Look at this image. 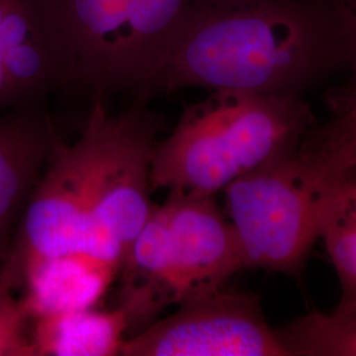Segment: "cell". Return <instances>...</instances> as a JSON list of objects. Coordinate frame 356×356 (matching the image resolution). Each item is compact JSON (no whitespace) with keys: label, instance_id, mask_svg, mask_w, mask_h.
<instances>
[{"label":"cell","instance_id":"cell-3","mask_svg":"<svg viewBox=\"0 0 356 356\" xmlns=\"http://www.w3.org/2000/svg\"><path fill=\"white\" fill-rule=\"evenodd\" d=\"M314 124L302 95L213 91L191 106L151 166L152 191L216 197L243 175L294 152Z\"/></svg>","mask_w":356,"mask_h":356},{"label":"cell","instance_id":"cell-9","mask_svg":"<svg viewBox=\"0 0 356 356\" xmlns=\"http://www.w3.org/2000/svg\"><path fill=\"white\" fill-rule=\"evenodd\" d=\"M54 28L74 67L76 86L106 95L123 36L126 0H47Z\"/></svg>","mask_w":356,"mask_h":356},{"label":"cell","instance_id":"cell-17","mask_svg":"<svg viewBox=\"0 0 356 356\" xmlns=\"http://www.w3.org/2000/svg\"><path fill=\"white\" fill-rule=\"evenodd\" d=\"M344 67L346 79L327 94V102L335 115L356 114V0H351Z\"/></svg>","mask_w":356,"mask_h":356},{"label":"cell","instance_id":"cell-11","mask_svg":"<svg viewBox=\"0 0 356 356\" xmlns=\"http://www.w3.org/2000/svg\"><path fill=\"white\" fill-rule=\"evenodd\" d=\"M118 277V270L79 254H64L29 268L20 289L32 319L95 309Z\"/></svg>","mask_w":356,"mask_h":356},{"label":"cell","instance_id":"cell-2","mask_svg":"<svg viewBox=\"0 0 356 356\" xmlns=\"http://www.w3.org/2000/svg\"><path fill=\"white\" fill-rule=\"evenodd\" d=\"M351 0H191L136 99L189 88L302 95L344 67Z\"/></svg>","mask_w":356,"mask_h":356},{"label":"cell","instance_id":"cell-15","mask_svg":"<svg viewBox=\"0 0 356 356\" xmlns=\"http://www.w3.org/2000/svg\"><path fill=\"white\" fill-rule=\"evenodd\" d=\"M301 151L329 177H356V114L335 115L323 127L312 128Z\"/></svg>","mask_w":356,"mask_h":356},{"label":"cell","instance_id":"cell-6","mask_svg":"<svg viewBox=\"0 0 356 356\" xmlns=\"http://www.w3.org/2000/svg\"><path fill=\"white\" fill-rule=\"evenodd\" d=\"M124 356H288L260 298L225 289L189 300L172 316L128 337Z\"/></svg>","mask_w":356,"mask_h":356},{"label":"cell","instance_id":"cell-4","mask_svg":"<svg viewBox=\"0 0 356 356\" xmlns=\"http://www.w3.org/2000/svg\"><path fill=\"white\" fill-rule=\"evenodd\" d=\"M244 268L242 243L216 197H168L154 204L118 273L127 338L152 325L166 307L223 289Z\"/></svg>","mask_w":356,"mask_h":356},{"label":"cell","instance_id":"cell-12","mask_svg":"<svg viewBox=\"0 0 356 356\" xmlns=\"http://www.w3.org/2000/svg\"><path fill=\"white\" fill-rule=\"evenodd\" d=\"M128 327L120 306L56 313L32 319V344L36 356L120 355Z\"/></svg>","mask_w":356,"mask_h":356},{"label":"cell","instance_id":"cell-5","mask_svg":"<svg viewBox=\"0 0 356 356\" xmlns=\"http://www.w3.org/2000/svg\"><path fill=\"white\" fill-rule=\"evenodd\" d=\"M327 186L300 147L231 182L223 191L226 209L247 267L300 275L319 239Z\"/></svg>","mask_w":356,"mask_h":356},{"label":"cell","instance_id":"cell-13","mask_svg":"<svg viewBox=\"0 0 356 356\" xmlns=\"http://www.w3.org/2000/svg\"><path fill=\"white\" fill-rule=\"evenodd\" d=\"M288 356H356V286L332 313L310 312L276 330Z\"/></svg>","mask_w":356,"mask_h":356},{"label":"cell","instance_id":"cell-10","mask_svg":"<svg viewBox=\"0 0 356 356\" xmlns=\"http://www.w3.org/2000/svg\"><path fill=\"white\" fill-rule=\"evenodd\" d=\"M191 0H126L123 36L106 85V95L140 89L165 61Z\"/></svg>","mask_w":356,"mask_h":356},{"label":"cell","instance_id":"cell-8","mask_svg":"<svg viewBox=\"0 0 356 356\" xmlns=\"http://www.w3.org/2000/svg\"><path fill=\"white\" fill-rule=\"evenodd\" d=\"M57 140L44 104L0 111V266Z\"/></svg>","mask_w":356,"mask_h":356},{"label":"cell","instance_id":"cell-7","mask_svg":"<svg viewBox=\"0 0 356 356\" xmlns=\"http://www.w3.org/2000/svg\"><path fill=\"white\" fill-rule=\"evenodd\" d=\"M76 86L47 0H0V111L41 106Z\"/></svg>","mask_w":356,"mask_h":356},{"label":"cell","instance_id":"cell-16","mask_svg":"<svg viewBox=\"0 0 356 356\" xmlns=\"http://www.w3.org/2000/svg\"><path fill=\"white\" fill-rule=\"evenodd\" d=\"M0 356H36L32 316L22 298L0 284Z\"/></svg>","mask_w":356,"mask_h":356},{"label":"cell","instance_id":"cell-14","mask_svg":"<svg viewBox=\"0 0 356 356\" xmlns=\"http://www.w3.org/2000/svg\"><path fill=\"white\" fill-rule=\"evenodd\" d=\"M319 238L325 242L342 289L356 286V177H329Z\"/></svg>","mask_w":356,"mask_h":356},{"label":"cell","instance_id":"cell-1","mask_svg":"<svg viewBox=\"0 0 356 356\" xmlns=\"http://www.w3.org/2000/svg\"><path fill=\"white\" fill-rule=\"evenodd\" d=\"M135 99L111 115L95 97L81 136L57 140L0 266V284L20 292L38 261L79 254L119 273L151 216V166L157 119Z\"/></svg>","mask_w":356,"mask_h":356}]
</instances>
